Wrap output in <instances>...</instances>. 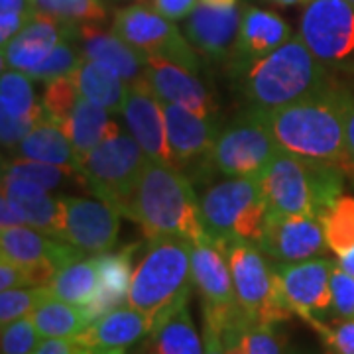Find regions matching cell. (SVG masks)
Wrapping results in <instances>:
<instances>
[{
    "label": "cell",
    "instance_id": "1",
    "mask_svg": "<svg viewBox=\"0 0 354 354\" xmlns=\"http://www.w3.org/2000/svg\"><path fill=\"white\" fill-rule=\"evenodd\" d=\"M354 99L327 83L301 101L266 113L281 152L346 167V118Z\"/></svg>",
    "mask_w": 354,
    "mask_h": 354
},
{
    "label": "cell",
    "instance_id": "2",
    "mask_svg": "<svg viewBox=\"0 0 354 354\" xmlns=\"http://www.w3.org/2000/svg\"><path fill=\"white\" fill-rule=\"evenodd\" d=\"M236 83L248 106L272 113L309 97L327 81V67L305 46L301 36H291L278 50L260 59L232 65Z\"/></svg>",
    "mask_w": 354,
    "mask_h": 354
},
{
    "label": "cell",
    "instance_id": "3",
    "mask_svg": "<svg viewBox=\"0 0 354 354\" xmlns=\"http://www.w3.org/2000/svg\"><path fill=\"white\" fill-rule=\"evenodd\" d=\"M124 216L138 223L146 239L183 236L197 242L207 236L191 181L176 165L156 160L144 165Z\"/></svg>",
    "mask_w": 354,
    "mask_h": 354
},
{
    "label": "cell",
    "instance_id": "4",
    "mask_svg": "<svg viewBox=\"0 0 354 354\" xmlns=\"http://www.w3.org/2000/svg\"><path fill=\"white\" fill-rule=\"evenodd\" d=\"M342 167L279 150L260 176L268 213L323 218L341 197Z\"/></svg>",
    "mask_w": 354,
    "mask_h": 354
},
{
    "label": "cell",
    "instance_id": "5",
    "mask_svg": "<svg viewBox=\"0 0 354 354\" xmlns=\"http://www.w3.org/2000/svg\"><path fill=\"white\" fill-rule=\"evenodd\" d=\"M193 242L183 236L148 239L134 266L127 304L158 323L181 299L189 297Z\"/></svg>",
    "mask_w": 354,
    "mask_h": 354
},
{
    "label": "cell",
    "instance_id": "6",
    "mask_svg": "<svg viewBox=\"0 0 354 354\" xmlns=\"http://www.w3.org/2000/svg\"><path fill=\"white\" fill-rule=\"evenodd\" d=\"M199 207L203 228L211 241H244L260 248L268 221L260 176L218 181L203 193Z\"/></svg>",
    "mask_w": 354,
    "mask_h": 354
},
{
    "label": "cell",
    "instance_id": "7",
    "mask_svg": "<svg viewBox=\"0 0 354 354\" xmlns=\"http://www.w3.org/2000/svg\"><path fill=\"white\" fill-rule=\"evenodd\" d=\"M227 256L236 301L244 315L258 323L276 325L295 313L288 304L274 266L268 264L256 244L228 241L218 244Z\"/></svg>",
    "mask_w": 354,
    "mask_h": 354
},
{
    "label": "cell",
    "instance_id": "8",
    "mask_svg": "<svg viewBox=\"0 0 354 354\" xmlns=\"http://www.w3.org/2000/svg\"><path fill=\"white\" fill-rule=\"evenodd\" d=\"M146 162L148 158L138 142L120 130L91 150L79 162V171L101 201L127 215Z\"/></svg>",
    "mask_w": 354,
    "mask_h": 354
},
{
    "label": "cell",
    "instance_id": "9",
    "mask_svg": "<svg viewBox=\"0 0 354 354\" xmlns=\"http://www.w3.org/2000/svg\"><path fill=\"white\" fill-rule=\"evenodd\" d=\"M278 152L266 113L248 109L218 130L207 164L228 177L262 176Z\"/></svg>",
    "mask_w": 354,
    "mask_h": 354
},
{
    "label": "cell",
    "instance_id": "10",
    "mask_svg": "<svg viewBox=\"0 0 354 354\" xmlns=\"http://www.w3.org/2000/svg\"><path fill=\"white\" fill-rule=\"evenodd\" d=\"M299 36L327 69H354V4L348 0H309Z\"/></svg>",
    "mask_w": 354,
    "mask_h": 354
},
{
    "label": "cell",
    "instance_id": "11",
    "mask_svg": "<svg viewBox=\"0 0 354 354\" xmlns=\"http://www.w3.org/2000/svg\"><path fill=\"white\" fill-rule=\"evenodd\" d=\"M113 32L146 55L165 57L193 73L201 71V59L189 39L179 32L174 20L162 16L153 6L130 4L120 8L114 14Z\"/></svg>",
    "mask_w": 354,
    "mask_h": 354
},
{
    "label": "cell",
    "instance_id": "12",
    "mask_svg": "<svg viewBox=\"0 0 354 354\" xmlns=\"http://www.w3.org/2000/svg\"><path fill=\"white\" fill-rule=\"evenodd\" d=\"M191 278L203 299V321L221 330L241 315L227 256L209 236L193 242Z\"/></svg>",
    "mask_w": 354,
    "mask_h": 354
},
{
    "label": "cell",
    "instance_id": "13",
    "mask_svg": "<svg viewBox=\"0 0 354 354\" xmlns=\"http://www.w3.org/2000/svg\"><path fill=\"white\" fill-rule=\"evenodd\" d=\"M288 304L307 323L319 319L333 307L330 276L335 262L327 258H311L304 262H279L274 266Z\"/></svg>",
    "mask_w": 354,
    "mask_h": 354
},
{
    "label": "cell",
    "instance_id": "14",
    "mask_svg": "<svg viewBox=\"0 0 354 354\" xmlns=\"http://www.w3.org/2000/svg\"><path fill=\"white\" fill-rule=\"evenodd\" d=\"M62 241L93 256L109 252L116 244L120 213L111 205L83 197H62Z\"/></svg>",
    "mask_w": 354,
    "mask_h": 354
},
{
    "label": "cell",
    "instance_id": "15",
    "mask_svg": "<svg viewBox=\"0 0 354 354\" xmlns=\"http://www.w3.org/2000/svg\"><path fill=\"white\" fill-rule=\"evenodd\" d=\"M77 36L79 26L67 24L51 14L38 10L8 44L2 46V65L4 69H14L32 77L62 41Z\"/></svg>",
    "mask_w": 354,
    "mask_h": 354
},
{
    "label": "cell",
    "instance_id": "16",
    "mask_svg": "<svg viewBox=\"0 0 354 354\" xmlns=\"http://www.w3.org/2000/svg\"><path fill=\"white\" fill-rule=\"evenodd\" d=\"M329 246L321 218L309 215L268 213L260 250L276 262H304L325 252Z\"/></svg>",
    "mask_w": 354,
    "mask_h": 354
},
{
    "label": "cell",
    "instance_id": "17",
    "mask_svg": "<svg viewBox=\"0 0 354 354\" xmlns=\"http://www.w3.org/2000/svg\"><path fill=\"white\" fill-rule=\"evenodd\" d=\"M120 114L130 130V136L138 142L148 160L171 164L164 106L144 75L128 85L127 101Z\"/></svg>",
    "mask_w": 354,
    "mask_h": 354
},
{
    "label": "cell",
    "instance_id": "18",
    "mask_svg": "<svg viewBox=\"0 0 354 354\" xmlns=\"http://www.w3.org/2000/svg\"><path fill=\"white\" fill-rule=\"evenodd\" d=\"M242 8L239 4L216 6L199 2L197 8L185 18V38L195 50L215 62H232L239 30H241Z\"/></svg>",
    "mask_w": 354,
    "mask_h": 354
},
{
    "label": "cell",
    "instance_id": "19",
    "mask_svg": "<svg viewBox=\"0 0 354 354\" xmlns=\"http://www.w3.org/2000/svg\"><path fill=\"white\" fill-rule=\"evenodd\" d=\"M32 77L14 69H2L0 79V138L14 150L32 128L46 116L44 104L36 101Z\"/></svg>",
    "mask_w": 354,
    "mask_h": 354
},
{
    "label": "cell",
    "instance_id": "20",
    "mask_svg": "<svg viewBox=\"0 0 354 354\" xmlns=\"http://www.w3.org/2000/svg\"><path fill=\"white\" fill-rule=\"evenodd\" d=\"M162 106L165 114L171 164L181 169L183 165L193 164L199 158L207 162L218 134L213 116L195 114L176 102L162 101Z\"/></svg>",
    "mask_w": 354,
    "mask_h": 354
},
{
    "label": "cell",
    "instance_id": "21",
    "mask_svg": "<svg viewBox=\"0 0 354 354\" xmlns=\"http://www.w3.org/2000/svg\"><path fill=\"white\" fill-rule=\"evenodd\" d=\"M144 79L160 101L176 102L201 116H215V104L197 73L174 64L165 57L148 55Z\"/></svg>",
    "mask_w": 354,
    "mask_h": 354
},
{
    "label": "cell",
    "instance_id": "22",
    "mask_svg": "<svg viewBox=\"0 0 354 354\" xmlns=\"http://www.w3.org/2000/svg\"><path fill=\"white\" fill-rule=\"evenodd\" d=\"M0 250H2V258H8L24 268L38 266L41 262H51L57 270H62L64 266L77 258L87 256L73 244L53 239L38 228L26 227V225L2 228Z\"/></svg>",
    "mask_w": 354,
    "mask_h": 354
},
{
    "label": "cell",
    "instance_id": "23",
    "mask_svg": "<svg viewBox=\"0 0 354 354\" xmlns=\"http://www.w3.org/2000/svg\"><path fill=\"white\" fill-rule=\"evenodd\" d=\"M2 195L8 197L26 227L38 228L62 241L64 205L62 197H53L46 187L20 177L2 176Z\"/></svg>",
    "mask_w": 354,
    "mask_h": 354
},
{
    "label": "cell",
    "instance_id": "24",
    "mask_svg": "<svg viewBox=\"0 0 354 354\" xmlns=\"http://www.w3.org/2000/svg\"><path fill=\"white\" fill-rule=\"evenodd\" d=\"M83 44V57L114 69L128 85L144 75L148 55L116 36L113 30L106 32L101 24H83L79 28Z\"/></svg>",
    "mask_w": 354,
    "mask_h": 354
},
{
    "label": "cell",
    "instance_id": "25",
    "mask_svg": "<svg viewBox=\"0 0 354 354\" xmlns=\"http://www.w3.org/2000/svg\"><path fill=\"white\" fill-rule=\"evenodd\" d=\"M290 38V24L279 14L256 8V6H244L236 51L230 65L260 59L274 50H278L279 46H283Z\"/></svg>",
    "mask_w": 354,
    "mask_h": 354
},
{
    "label": "cell",
    "instance_id": "26",
    "mask_svg": "<svg viewBox=\"0 0 354 354\" xmlns=\"http://www.w3.org/2000/svg\"><path fill=\"white\" fill-rule=\"evenodd\" d=\"M152 319L142 311L120 305L95 319L75 341L85 348H127L152 333Z\"/></svg>",
    "mask_w": 354,
    "mask_h": 354
},
{
    "label": "cell",
    "instance_id": "27",
    "mask_svg": "<svg viewBox=\"0 0 354 354\" xmlns=\"http://www.w3.org/2000/svg\"><path fill=\"white\" fill-rule=\"evenodd\" d=\"M136 246H127L118 252H104L97 256L99 260V293L88 307L95 319L113 311L128 301V291L132 281V260Z\"/></svg>",
    "mask_w": 354,
    "mask_h": 354
},
{
    "label": "cell",
    "instance_id": "28",
    "mask_svg": "<svg viewBox=\"0 0 354 354\" xmlns=\"http://www.w3.org/2000/svg\"><path fill=\"white\" fill-rule=\"evenodd\" d=\"M64 128L71 140L77 162H81L101 142L120 132V127L111 120L109 111L85 97H79L73 113L65 120Z\"/></svg>",
    "mask_w": 354,
    "mask_h": 354
},
{
    "label": "cell",
    "instance_id": "29",
    "mask_svg": "<svg viewBox=\"0 0 354 354\" xmlns=\"http://www.w3.org/2000/svg\"><path fill=\"white\" fill-rule=\"evenodd\" d=\"M14 150L22 160L62 165L79 171V162L65 128L50 118H44L32 128Z\"/></svg>",
    "mask_w": 354,
    "mask_h": 354
},
{
    "label": "cell",
    "instance_id": "30",
    "mask_svg": "<svg viewBox=\"0 0 354 354\" xmlns=\"http://www.w3.org/2000/svg\"><path fill=\"white\" fill-rule=\"evenodd\" d=\"M156 354H203V339L195 329L189 311V297L171 307L150 333Z\"/></svg>",
    "mask_w": 354,
    "mask_h": 354
},
{
    "label": "cell",
    "instance_id": "31",
    "mask_svg": "<svg viewBox=\"0 0 354 354\" xmlns=\"http://www.w3.org/2000/svg\"><path fill=\"white\" fill-rule=\"evenodd\" d=\"M81 97L104 106L109 113H122L127 101L128 83L114 69L106 65L85 59L71 73Z\"/></svg>",
    "mask_w": 354,
    "mask_h": 354
},
{
    "label": "cell",
    "instance_id": "32",
    "mask_svg": "<svg viewBox=\"0 0 354 354\" xmlns=\"http://www.w3.org/2000/svg\"><path fill=\"white\" fill-rule=\"evenodd\" d=\"M218 335L227 354H286L274 325L258 323L244 313L232 319Z\"/></svg>",
    "mask_w": 354,
    "mask_h": 354
},
{
    "label": "cell",
    "instance_id": "33",
    "mask_svg": "<svg viewBox=\"0 0 354 354\" xmlns=\"http://www.w3.org/2000/svg\"><path fill=\"white\" fill-rule=\"evenodd\" d=\"M32 319L41 339H77L95 321V315L88 307L67 304L50 295L32 313Z\"/></svg>",
    "mask_w": 354,
    "mask_h": 354
},
{
    "label": "cell",
    "instance_id": "34",
    "mask_svg": "<svg viewBox=\"0 0 354 354\" xmlns=\"http://www.w3.org/2000/svg\"><path fill=\"white\" fill-rule=\"evenodd\" d=\"M50 291L53 297L64 299L67 304L91 307L99 293V260L77 258L73 262L57 270L50 281Z\"/></svg>",
    "mask_w": 354,
    "mask_h": 354
},
{
    "label": "cell",
    "instance_id": "35",
    "mask_svg": "<svg viewBox=\"0 0 354 354\" xmlns=\"http://www.w3.org/2000/svg\"><path fill=\"white\" fill-rule=\"evenodd\" d=\"M325 241L337 256L354 248V197L341 195L321 218Z\"/></svg>",
    "mask_w": 354,
    "mask_h": 354
},
{
    "label": "cell",
    "instance_id": "36",
    "mask_svg": "<svg viewBox=\"0 0 354 354\" xmlns=\"http://www.w3.org/2000/svg\"><path fill=\"white\" fill-rule=\"evenodd\" d=\"M2 176L28 179V181H34L41 187H46L48 191L62 187L65 181H69V179L83 177L81 171L71 169V167L44 164V162H34V160H22V158L2 165Z\"/></svg>",
    "mask_w": 354,
    "mask_h": 354
},
{
    "label": "cell",
    "instance_id": "37",
    "mask_svg": "<svg viewBox=\"0 0 354 354\" xmlns=\"http://www.w3.org/2000/svg\"><path fill=\"white\" fill-rule=\"evenodd\" d=\"M51 295L48 286H26L0 291V325H8L22 317L32 315Z\"/></svg>",
    "mask_w": 354,
    "mask_h": 354
},
{
    "label": "cell",
    "instance_id": "38",
    "mask_svg": "<svg viewBox=\"0 0 354 354\" xmlns=\"http://www.w3.org/2000/svg\"><path fill=\"white\" fill-rule=\"evenodd\" d=\"M39 12L51 14L67 24H101L104 20V8L101 0H36Z\"/></svg>",
    "mask_w": 354,
    "mask_h": 354
},
{
    "label": "cell",
    "instance_id": "39",
    "mask_svg": "<svg viewBox=\"0 0 354 354\" xmlns=\"http://www.w3.org/2000/svg\"><path fill=\"white\" fill-rule=\"evenodd\" d=\"M79 97H81V93L71 75L57 77L53 81H48L46 88H44V97H41L46 116L64 127L65 120L73 113Z\"/></svg>",
    "mask_w": 354,
    "mask_h": 354
},
{
    "label": "cell",
    "instance_id": "40",
    "mask_svg": "<svg viewBox=\"0 0 354 354\" xmlns=\"http://www.w3.org/2000/svg\"><path fill=\"white\" fill-rule=\"evenodd\" d=\"M41 341L32 315L22 317L2 327L0 354H34Z\"/></svg>",
    "mask_w": 354,
    "mask_h": 354
},
{
    "label": "cell",
    "instance_id": "41",
    "mask_svg": "<svg viewBox=\"0 0 354 354\" xmlns=\"http://www.w3.org/2000/svg\"><path fill=\"white\" fill-rule=\"evenodd\" d=\"M81 62H83V55L77 53L75 46H73V38L65 39L55 50L51 51L50 57L39 65L38 71L32 75V79L34 81H41V83H48V81H53L57 77L71 75Z\"/></svg>",
    "mask_w": 354,
    "mask_h": 354
},
{
    "label": "cell",
    "instance_id": "42",
    "mask_svg": "<svg viewBox=\"0 0 354 354\" xmlns=\"http://www.w3.org/2000/svg\"><path fill=\"white\" fill-rule=\"evenodd\" d=\"M309 325L325 339L335 354H354V317L344 319L337 325H323L319 319L309 321Z\"/></svg>",
    "mask_w": 354,
    "mask_h": 354
},
{
    "label": "cell",
    "instance_id": "43",
    "mask_svg": "<svg viewBox=\"0 0 354 354\" xmlns=\"http://www.w3.org/2000/svg\"><path fill=\"white\" fill-rule=\"evenodd\" d=\"M330 291H333V309L342 319L354 317V276L342 272L335 264L330 276Z\"/></svg>",
    "mask_w": 354,
    "mask_h": 354
},
{
    "label": "cell",
    "instance_id": "44",
    "mask_svg": "<svg viewBox=\"0 0 354 354\" xmlns=\"http://www.w3.org/2000/svg\"><path fill=\"white\" fill-rule=\"evenodd\" d=\"M26 286H32L28 268L16 264L8 258H2V262H0V291L26 288Z\"/></svg>",
    "mask_w": 354,
    "mask_h": 354
},
{
    "label": "cell",
    "instance_id": "45",
    "mask_svg": "<svg viewBox=\"0 0 354 354\" xmlns=\"http://www.w3.org/2000/svg\"><path fill=\"white\" fill-rule=\"evenodd\" d=\"M201 0H152V6L169 20H185Z\"/></svg>",
    "mask_w": 354,
    "mask_h": 354
},
{
    "label": "cell",
    "instance_id": "46",
    "mask_svg": "<svg viewBox=\"0 0 354 354\" xmlns=\"http://www.w3.org/2000/svg\"><path fill=\"white\" fill-rule=\"evenodd\" d=\"M85 346H81L75 339H44L34 354H83Z\"/></svg>",
    "mask_w": 354,
    "mask_h": 354
},
{
    "label": "cell",
    "instance_id": "47",
    "mask_svg": "<svg viewBox=\"0 0 354 354\" xmlns=\"http://www.w3.org/2000/svg\"><path fill=\"white\" fill-rule=\"evenodd\" d=\"M32 18L30 16H22V14L0 12V41H2V46L8 44Z\"/></svg>",
    "mask_w": 354,
    "mask_h": 354
},
{
    "label": "cell",
    "instance_id": "48",
    "mask_svg": "<svg viewBox=\"0 0 354 354\" xmlns=\"http://www.w3.org/2000/svg\"><path fill=\"white\" fill-rule=\"evenodd\" d=\"M203 346H205L203 354H227L218 330L213 325H209L207 321H203Z\"/></svg>",
    "mask_w": 354,
    "mask_h": 354
},
{
    "label": "cell",
    "instance_id": "49",
    "mask_svg": "<svg viewBox=\"0 0 354 354\" xmlns=\"http://www.w3.org/2000/svg\"><path fill=\"white\" fill-rule=\"evenodd\" d=\"M0 12L22 14V16H36L38 4L36 0H0Z\"/></svg>",
    "mask_w": 354,
    "mask_h": 354
},
{
    "label": "cell",
    "instance_id": "50",
    "mask_svg": "<svg viewBox=\"0 0 354 354\" xmlns=\"http://www.w3.org/2000/svg\"><path fill=\"white\" fill-rule=\"evenodd\" d=\"M0 225H2V228L20 227V225H24L20 215L16 213L12 203L8 201V197H4V195H2V199H0Z\"/></svg>",
    "mask_w": 354,
    "mask_h": 354
},
{
    "label": "cell",
    "instance_id": "51",
    "mask_svg": "<svg viewBox=\"0 0 354 354\" xmlns=\"http://www.w3.org/2000/svg\"><path fill=\"white\" fill-rule=\"evenodd\" d=\"M346 156H348L346 165H354V102L346 118Z\"/></svg>",
    "mask_w": 354,
    "mask_h": 354
},
{
    "label": "cell",
    "instance_id": "52",
    "mask_svg": "<svg viewBox=\"0 0 354 354\" xmlns=\"http://www.w3.org/2000/svg\"><path fill=\"white\" fill-rule=\"evenodd\" d=\"M335 264L339 266L342 272L354 276V248H351L348 252L341 254V256H337V262Z\"/></svg>",
    "mask_w": 354,
    "mask_h": 354
},
{
    "label": "cell",
    "instance_id": "53",
    "mask_svg": "<svg viewBox=\"0 0 354 354\" xmlns=\"http://www.w3.org/2000/svg\"><path fill=\"white\" fill-rule=\"evenodd\" d=\"M83 354H127V348H85V353Z\"/></svg>",
    "mask_w": 354,
    "mask_h": 354
},
{
    "label": "cell",
    "instance_id": "54",
    "mask_svg": "<svg viewBox=\"0 0 354 354\" xmlns=\"http://www.w3.org/2000/svg\"><path fill=\"white\" fill-rule=\"evenodd\" d=\"M279 6H301V4H307L309 0H274Z\"/></svg>",
    "mask_w": 354,
    "mask_h": 354
},
{
    "label": "cell",
    "instance_id": "55",
    "mask_svg": "<svg viewBox=\"0 0 354 354\" xmlns=\"http://www.w3.org/2000/svg\"><path fill=\"white\" fill-rule=\"evenodd\" d=\"M207 4H216V6H227V4H236V0H201Z\"/></svg>",
    "mask_w": 354,
    "mask_h": 354
},
{
    "label": "cell",
    "instance_id": "56",
    "mask_svg": "<svg viewBox=\"0 0 354 354\" xmlns=\"http://www.w3.org/2000/svg\"><path fill=\"white\" fill-rule=\"evenodd\" d=\"M136 354H156V351H153V346H152V342L144 344V346H142V348H140Z\"/></svg>",
    "mask_w": 354,
    "mask_h": 354
},
{
    "label": "cell",
    "instance_id": "57",
    "mask_svg": "<svg viewBox=\"0 0 354 354\" xmlns=\"http://www.w3.org/2000/svg\"><path fill=\"white\" fill-rule=\"evenodd\" d=\"M344 169H351V171H353V174H354V165H346Z\"/></svg>",
    "mask_w": 354,
    "mask_h": 354
},
{
    "label": "cell",
    "instance_id": "58",
    "mask_svg": "<svg viewBox=\"0 0 354 354\" xmlns=\"http://www.w3.org/2000/svg\"><path fill=\"white\" fill-rule=\"evenodd\" d=\"M348 2H353V4H354V0H348Z\"/></svg>",
    "mask_w": 354,
    "mask_h": 354
}]
</instances>
